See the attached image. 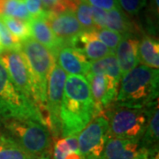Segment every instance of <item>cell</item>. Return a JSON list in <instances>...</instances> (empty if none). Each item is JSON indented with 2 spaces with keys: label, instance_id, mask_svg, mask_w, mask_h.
Masks as SVG:
<instances>
[{
  "label": "cell",
  "instance_id": "cell-1",
  "mask_svg": "<svg viewBox=\"0 0 159 159\" xmlns=\"http://www.w3.org/2000/svg\"><path fill=\"white\" fill-rule=\"evenodd\" d=\"M96 116L88 80L80 75L67 76L59 113L60 134L63 138L78 135Z\"/></svg>",
  "mask_w": 159,
  "mask_h": 159
},
{
  "label": "cell",
  "instance_id": "cell-2",
  "mask_svg": "<svg viewBox=\"0 0 159 159\" xmlns=\"http://www.w3.org/2000/svg\"><path fill=\"white\" fill-rule=\"evenodd\" d=\"M158 69L138 65L122 75L117 105L131 108H149L158 103Z\"/></svg>",
  "mask_w": 159,
  "mask_h": 159
},
{
  "label": "cell",
  "instance_id": "cell-3",
  "mask_svg": "<svg viewBox=\"0 0 159 159\" xmlns=\"http://www.w3.org/2000/svg\"><path fill=\"white\" fill-rule=\"evenodd\" d=\"M20 51L28 65L35 105L42 115L44 125L49 127V115L46 108L47 82L51 69L57 63L56 58L46 47L32 37L21 43Z\"/></svg>",
  "mask_w": 159,
  "mask_h": 159
},
{
  "label": "cell",
  "instance_id": "cell-4",
  "mask_svg": "<svg viewBox=\"0 0 159 159\" xmlns=\"http://www.w3.org/2000/svg\"><path fill=\"white\" fill-rule=\"evenodd\" d=\"M0 118L3 120L12 119H29L44 125L37 106L16 88L1 60Z\"/></svg>",
  "mask_w": 159,
  "mask_h": 159
},
{
  "label": "cell",
  "instance_id": "cell-5",
  "mask_svg": "<svg viewBox=\"0 0 159 159\" xmlns=\"http://www.w3.org/2000/svg\"><path fill=\"white\" fill-rule=\"evenodd\" d=\"M5 126L25 152L37 158L51 154V135L45 125L29 119H6Z\"/></svg>",
  "mask_w": 159,
  "mask_h": 159
},
{
  "label": "cell",
  "instance_id": "cell-6",
  "mask_svg": "<svg viewBox=\"0 0 159 159\" xmlns=\"http://www.w3.org/2000/svg\"><path fill=\"white\" fill-rule=\"evenodd\" d=\"M151 107L131 108L117 105L111 109L110 112L105 113L109 121V137L140 142L147 126Z\"/></svg>",
  "mask_w": 159,
  "mask_h": 159
},
{
  "label": "cell",
  "instance_id": "cell-7",
  "mask_svg": "<svg viewBox=\"0 0 159 159\" xmlns=\"http://www.w3.org/2000/svg\"><path fill=\"white\" fill-rule=\"evenodd\" d=\"M109 121L106 115H100L91 120L80 133L78 148L82 159H102L109 138Z\"/></svg>",
  "mask_w": 159,
  "mask_h": 159
},
{
  "label": "cell",
  "instance_id": "cell-8",
  "mask_svg": "<svg viewBox=\"0 0 159 159\" xmlns=\"http://www.w3.org/2000/svg\"><path fill=\"white\" fill-rule=\"evenodd\" d=\"M66 78V73L56 63L49 75L46 92V108L49 115V128L53 139H56L60 135L59 113Z\"/></svg>",
  "mask_w": 159,
  "mask_h": 159
},
{
  "label": "cell",
  "instance_id": "cell-9",
  "mask_svg": "<svg viewBox=\"0 0 159 159\" xmlns=\"http://www.w3.org/2000/svg\"><path fill=\"white\" fill-rule=\"evenodd\" d=\"M85 78L89 85L91 96L95 103L96 117L105 115L107 109L112 106L116 101L119 82L105 74H88Z\"/></svg>",
  "mask_w": 159,
  "mask_h": 159
},
{
  "label": "cell",
  "instance_id": "cell-10",
  "mask_svg": "<svg viewBox=\"0 0 159 159\" xmlns=\"http://www.w3.org/2000/svg\"><path fill=\"white\" fill-rule=\"evenodd\" d=\"M0 60L4 64L10 78L19 90L35 104L32 80L28 65L20 51H6Z\"/></svg>",
  "mask_w": 159,
  "mask_h": 159
},
{
  "label": "cell",
  "instance_id": "cell-11",
  "mask_svg": "<svg viewBox=\"0 0 159 159\" xmlns=\"http://www.w3.org/2000/svg\"><path fill=\"white\" fill-rule=\"evenodd\" d=\"M43 19L64 46L72 45L74 40L83 32L74 11H67L60 13L46 11Z\"/></svg>",
  "mask_w": 159,
  "mask_h": 159
},
{
  "label": "cell",
  "instance_id": "cell-12",
  "mask_svg": "<svg viewBox=\"0 0 159 159\" xmlns=\"http://www.w3.org/2000/svg\"><path fill=\"white\" fill-rule=\"evenodd\" d=\"M59 67L66 74L80 75L85 77L89 71V61L82 52L73 46H64L55 55Z\"/></svg>",
  "mask_w": 159,
  "mask_h": 159
},
{
  "label": "cell",
  "instance_id": "cell-13",
  "mask_svg": "<svg viewBox=\"0 0 159 159\" xmlns=\"http://www.w3.org/2000/svg\"><path fill=\"white\" fill-rule=\"evenodd\" d=\"M83 53L88 60L96 61L114 54L97 37L95 30L83 31L74 40L72 45Z\"/></svg>",
  "mask_w": 159,
  "mask_h": 159
},
{
  "label": "cell",
  "instance_id": "cell-14",
  "mask_svg": "<svg viewBox=\"0 0 159 159\" xmlns=\"http://www.w3.org/2000/svg\"><path fill=\"white\" fill-rule=\"evenodd\" d=\"M114 53H116L115 56L119 63L122 75L140 64L139 41L130 34L123 35Z\"/></svg>",
  "mask_w": 159,
  "mask_h": 159
},
{
  "label": "cell",
  "instance_id": "cell-15",
  "mask_svg": "<svg viewBox=\"0 0 159 159\" xmlns=\"http://www.w3.org/2000/svg\"><path fill=\"white\" fill-rule=\"evenodd\" d=\"M29 23L31 37L46 47L55 57L57 51L64 45L52 32L49 24L43 18H32Z\"/></svg>",
  "mask_w": 159,
  "mask_h": 159
},
{
  "label": "cell",
  "instance_id": "cell-16",
  "mask_svg": "<svg viewBox=\"0 0 159 159\" xmlns=\"http://www.w3.org/2000/svg\"><path fill=\"white\" fill-rule=\"evenodd\" d=\"M159 111L158 103L153 105L149 110L147 126L141 139V146L149 151L158 150Z\"/></svg>",
  "mask_w": 159,
  "mask_h": 159
},
{
  "label": "cell",
  "instance_id": "cell-17",
  "mask_svg": "<svg viewBox=\"0 0 159 159\" xmlns=\"http://www.w3.org/2000/svg\"><path fill=\"white\" fill-rule=\"evenodd\" d=\"M139 59L142 66L154 69L159 67L158 41L151 36H144L139 42Z\"/></svg>",
  "mask_w": 159,
  "mask_h": 159
},
{
  "label": "cell",
  "instance_id": "cell-18",
  "mask_svg": "<svg viewBox=\"0 0 159 159\" xmlns=\"http://www.w3.org/2000/svg\"><path fill=\"white\" fill-rule=\"evenodd\" d=\"M78 135L57 140L53 146V159H82L78 148Z\"/></svg>",
  "mask_w": 159,
  "mask_h": 159
},
{
  "label": "cell",
  "instance_id": "cell-19",
  "mask_svg": "<svg viewBox=\"0 0 159 159\" xmlns=\"http://www.w3.org/2000/svg\"><path fill=\"white\" fill-rule=\"evenodd\" d=\"M91 74H105L112 77L117 81H120L122 74L115 54L109 55L96 61H89V71Z\"/></svg>",
  "mask_w": 159,
  "mask_h": 159
},
{
  "label": "cell",
  "instance_id": "cell-20",
  "mask_svg": "<svg viewBox=\"0 0 159 159\" xmlns=\"http://www.w3.org/2000/svg\"><path fill=\"white\" fill-rule=\"evenodd\" d=\"M105 26L108 29L117 32L121 35L130 34L131 32L134 31L132 23L129 21L124 11L119 8L107 11Z\"/></svg>",
  "mask_w": 159,
  "mask_h": 159
},
{
  "label": "cell",
  "instance_id": "cell-21",
  "mask_svg": "<svg viewBox=\"0 0 159 159\" xmlns=\"http://www.w3.org/2000/svg\"><path fill=\"white\" fill-rule=\"evenodd\" d=\"M0 159H35L25 152L11 136L0 135Z\"/></svg>",
  "mask_w": 159,
  "mask_h": 159
},
{
  "label": "cell",
  "instance_id": "cell-22",
  "mask_svg": "<svg viewBox=\"0 0 159 159\" xmlns=\"http://www.w3.org/2000/svg\"><path fill=\"white\" fill-rule=\"evenodd\" d=\"M0 19L11 34L21 43L31 37L29 23L28 21L8 16H1Z\"/></svg>",
  "mask_w": 159,
  "mask_h": 159
},
{
  "label": "cell",
  "instance_id": "cell-23",
  "mask_svg": "<svg viewBox=\"0 0 159 159\" xmlns=\"http://www.w3.org/2000/svg\"><path fill=\"white\" fill-rule=\"evenodd\" d=\"M75 1H76V6L74 12L82 30L83 31L96 30L92 19L91 6H89L85 0H75Z\"/></svg>",
  "mask_w": 159,
  "mask_h": 159
},
{
  "label": "cell",
  "instance_id": "cell-24",
  "mask_svg": "<svg viewBox=\"0 0 159 159\" xmlns=\"http://www.w3.org/2000/svg\"><path fill=\"white\" fill-rule=\"evenodd\" d=\"M95 34L98 39L112 52H115L117 47L122 39L123 35L117 32L111 31L108 29H102L95 30Z\"/></svg>",
  "mask_w": 159,
  "mask_h": 159
},
{
  "label": "cell",
  "instance_id": "cell-25",
  "mask_svg": "<svg viewBox=\"0 0 159 159\" xmlns=\"http://www.w3.org/2000/svg\"><path fill=\"white\" fill-rule=\"evenodd\" d=\"M0 45L6 51H20L21 42L11 34L3 24L0 29Z\"/></svg>",
  "mask_w": 159,
  "mask_h": 159
},
{
  "label": "cell",
  "instance_id": "cell-26",
  "mask_svg": "<svg viewBox=\"0 0 159 159\" xmlns=\"http://www.w3.org/2000/svg\"><path fill=\"white\" fill-rule=\"evenodd\" d=\"M122 10L130 14L136 15L146 6L148 0H118Z\"/></svg>",
  "mask_w": 159,
  "mask_h": 159
},
{
  "label": "cell",
  "instance_id": "cell-27",
  "mask_svg": "<svg viewBox=\"0 0 159 159\" xmlns=\"http://www.w3.org/2000/svg\"><path fill=\"white\" fill-rule=\"evenodd\" d=\"M27 10L32 18H43L46 14L42 0H24Z\"/></svg>",
  "mask_w": 159,
  "mask_h": 159
},
{
  "label": "cell",
  "instance_id": "cell-28",
  "mask_svg": "<svg viewBox=\"0 0 159 159\" xmlns=\"http://www.w3.org/2000/svg\"><path fill=\"white\" fill-rule=\"evenodd\" d=\"M91 12H92V19H93L95 29L98 30V29H106L105 23H106L107 11L100 8L91 6Z\"/></svg>",
  "mask_w": 159,
  "mask_h": 159
},
{
  "label": "cell",
  "instance_id": "cell-29",
  "mask_svg": "<svg viewBox=\"0 0 159 159\" xmlns=\"http://www.w3.org/2000/svg\"><path fill=\"white\" fill-rule=\"evenodd\" d=\"M85 1L89 6L100 8L106 11L119 8L118 0H85Z\"/></svg>",
  "mask_w": 159,
  "mask_h": 159
},
{
  "label": "cell",
  "instance_id": "cell-30",
  "mask_svg": "<svg viewBox=\"0 0 159 159\" xmlns=\"http://www.w3.org/2000/svg\"><path fill=\"white\" fill-rule=\"evenodd\" d=\"M6 1L7 0H0V16H3L4 15Z\"/></svg>",
  "mask_w": 159,
  "mask_h": 159
},
{
  "label": "cell",
  "instance_id": "cell-31",
  "mask_svg": "<svg viewBox=\"0 0 159 159\" xmlns=\"http://www.w3.org/2000/svg\"><path fill=\"white\" fill-rule=\"evenodd\" d=\"M153 4H154V11H155V13L157 14V16H158V6H159L158 0H153Z\"/></svg>",
  "mask_w": 159,
  "mask_h": 159
},
{
  "label": "cell",
  "instance_id": "cell-32",
  "mask_svg": "<svg viewBox=\"0 0 159 159\" xmlns=\"http://www.w3.org/2000/svg\"><path fill=\"white\" fill-rule=\"evenodd\" d=\"M35 159H51L50 158V156L49 155H44V156H42V157H39Z\"/></svg>",
  "mask_w": 159,
  "mask_h": 159
},
{
  "label": "cell",
  "instance_id": "cell-33",
  "mask_svg": "<svg viewBox=\"0 0 159 159\" xmlns=\"http://www.w3.org/2000/svg\"><path fill=\"white\" fill-rule=\"evenodd\" d=\"M4 52H5V50L2 48V46L0 45V57H1V56L3 55V53H4Z\"/></svg>",
  "mask_w": 159,
  "mask_h": 159
},
{
  "label": "cell",
  "instance_id": "cell-34",
  "mask_svg": "<svg viewBox=\"0 0 159 159\" xmlns=\"http://www.w3.org/2000/svg\"><path fill=\"white\" fill-rule=\"evenodd\" d=\"M3 25V22H2V20H1V19H0V29H1V26Z\"/></svg>",
  "mask_w": 159,
  "mask_h": 159
}]
</instances>
